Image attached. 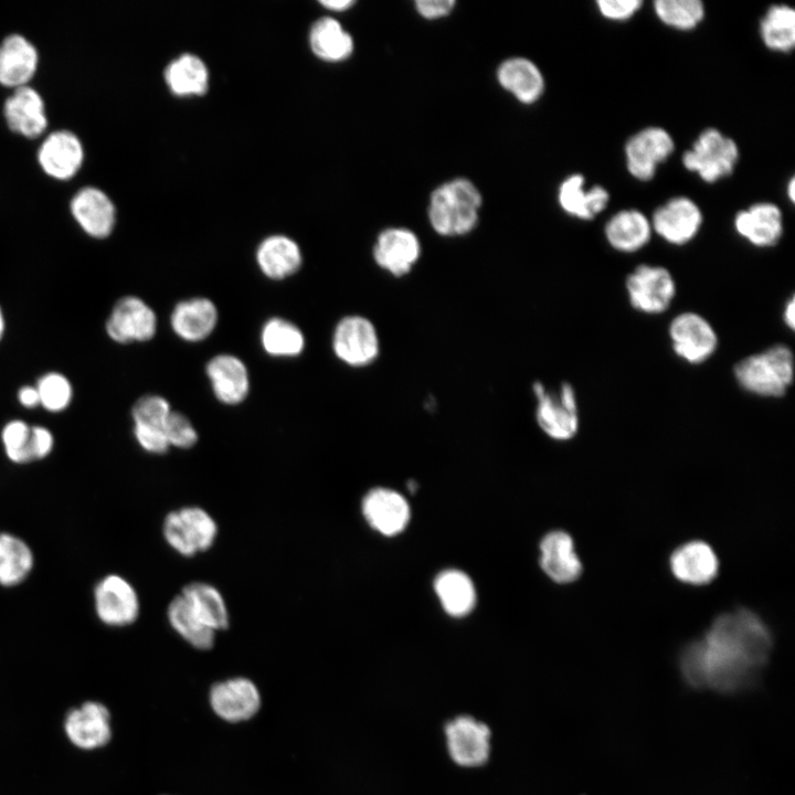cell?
<instances>
[{"instance_id":"6da1fadb","label":"cell","mask_w":795,"mask_h":795,"mask_svg":"<svg viewBox=\"0 0 795 795\" xmlns=\"http://www.w3.org/2000/svg\"><path fill=\"white\" fill-rule=\"evenodd\" d=\"M772 647L768 627L753 612L740 608L718 616L702 639L680 654V670L697 688L736 692L750 687Z\"/></svg>"},{"instance_id":"7a4b0ae2","label":"cell","mask_w":795,"mask_h":795,"mask_svg":"<svg viewBox=\"0 0 795 795\" xmlns=\"http://www.w3.org/2000/svg\"><path fill=\"white\" fill-rule=\"evenodd\" d=\"M483 199L477 187L457 178L437 187L431 194L428 221L443 236H460L475 229Z\"/></svg>"},{"instance_id":"3957f363","label":"cell","mask_w":795,"mask_h":795,"mask_svg":"<svg viewBox=\"0 0 795 795\" xmlns=\"http://www.w3.org/2000/svg\"><path fill=\"white\" fill-rule=\"evenodd\" d=\"M733 372L745 391L765 398H780L793 382V352L784 344H775L742 359L734 365Z\"/></svg>"},{"instance_id":"277c9868","label":"cell","mask_w":795,"mask_h":795,"mask_svg":"<svg viewBox=\"0 0 795 795\" xmlns=\"http://www.w3.org/2000/svg\"><path fill=\"white\" fill-rule=\"evenodd\" d=\"M167 545L183 558H192L210 550L219 534L212 515L199 506H183L169 511L161 526Z\"/></svg>"},{"instance_id":"5b68a950","label":"cell","mask_w":795,"mask_h":795,"mask_svg":"<svg viewBox=\"0 0 795 795\" xmlns=\"http://www.w3.org/2000/svg\"><path fill=\"white\" fill-rule=\"evenodd\" d=\"M738 159L739 148L735 141L716 128H707L692 147L683 152L682 165L704 182L713 183L730 176Z\"/></svg>"},{"instance_id":"8992f818","label":"cell","mask_w":795,"mask_h":795,"mask_svg":"<svg viewBox=\"0 0 795 795\" xmlns=\"http://www.w3.org/2000/svg\"><path fill=\"white\" fill-rule=\"evenodd\" d=\"M537 399L536 418L540 428L551 438L568 441L579 428L575 391L569 383H562L558 392H549L542 383L533 384Z\"/></svg>"},{"instance_id":"52a82bcc","label":"cell","mask_w":795,"mask_h":795,"mask_svg":"<svg viewBox=\"0 0 795 795\" xmlns=\"http://www.w3.org/2000/svg\"><path fill=\"white\" fill-rule=\"evenodd\" d=\"M94 610L108 627L132 625L140 614V600L135 586L119 574H107L95 585Z\"/></svg>"},{"instance_id":"ba28073f","label":"cell","mask_w":795,"mask_h":795,"mask_svg":"<svg viewBox=\"0 0 795 795\" xmlns=\"http://www.w3.org/2000/svg\"><path fill=\"white\" fill-rule=\"evenodd\" d=\"M451 760L460 767L483 766L490 754V730L471 716H457L444 727Z\"/></svg>"},{"instance_id":"9c48e42d","label":"cell","mask_w":795,"mask_h":795,"mask_svg":"<svg viewBox=\"0 0 795 795\" xmlns=\"http://www.w3.org/2000/svg\"><path fill=\"white\" fill-rule=\"evenodd\" d=\"M626 290L634 309L657 315L666 311L672 303L676 284L665 267L642 264L627 276Z\"/></svg>"},{"instance_id":"30bf717a","label":"cell","mask_w":795,"mask_h":795,"mask_svg":"<svg viewBox=\"0 0 795 795\" xmlns=\"http://www.w3.org/2000/svg\"><path fill=\"white\" fill-rule=\"evenodd\" d=\"M156 330V314L141 298L132 295L119 298L105 322L107 336L119 344L148 341Z\"/></svg>"},{"instance_id":"8fae6325","label":"cell","mask_w":795,"mask_h":795,"mask_svg":"<svg viewBox=\"0 0 795 795\" xmlns=\"http://www.w3.org/2000/svg\"><path fill=\"white\" fill-rule=\"evenodd\" d=\"M333 352L343 363L361 368L379 356L380 341L373 324L362 316L342 318L332 336Z\"/></svg>"},{"instance_id":"7c38bea8","label":"cell","mask_w":795,"mask_h":795,"mask_svg":"<svg viewBox=\"0 0 795 795\" xmlns=\"http://www.w3.org/2000/svg\"><path fill=\"white\" fill-rule=\"evenodd\" d=\"M674 352L688 363L707 361L716 351L718 336L707 319L696 312H682L669 325Z\"/></svg>"},{"instance_id":"4fadbf2b","label":"cell","mask_w":795,"mask_h":795,"mask_svg":"<svg viewBox=\"0 0 795 795\" xmlns=\"http://www.w3.org/2000/svg\"><path fill=\"white\" fill-rule=\"evenodd\" d=\"M671 136L661 127H647L633 135L625 145L628 172L640 181L650 180L658 165L674 151Z\"/></svg>"},{"instance_id":"5bb4252c","label":"cell","mask_w":795,"mask_h":795,"mask_svg":"<svg viewBox=\"0 0 795 795\" xmlns=\"http://www.w3.org/2000/svg\"><path fill=\"white\" fill-rule=\"evenodd\" d=\"M36 159L47 176L57 180H68L83 165L84 146L75 132L57 129L43 139L38 148Z\"/></svg>"},{"instance_id":"9a60e30c","label":"cell","mask_w":795,"mask_h":795,"mask_svg":"<svg viewBox=\"0 0 795 795\" xmlns=\"http://www.w3.org/2000/svg\"><path fill=\"white\" fill-rule=\"evenodd\" d=\"M70 211L80 227L93 239H106L115 229V204L97 187L85 186L77 190L71 199Z\"/></svg>"},{"instance_id":"2e32d148","label":"cell","mask_w":795,"mask_h":795,"mask_svg":"<svg viewBox=\"0 0 795 795\" xmlns=\"http://www.w3.org/2000/svg\"><path fill=\"white\" fill-rule=\"evenodd\" d=\"M701 223L699 206L689 198L677 197L656 209L650 225L669 244L683 245L698 234Z\"/></svg>"},{"instance_id":"e0dca14e","label":"cell","mask_w":795,"mask_h":795,"mask_svg":"<svg viewBox=\"0 0 795 795\" xmlns=\"http://www.w3.org/2000/svg\"><path fill=\"white\" fill-rule=\"evenodd\" d=\"M210 703L221 719L241 722L256 714L261 707V695L252 680L235 677L212 686Z\"/></svg>"},{"instance_id":"ac0fdd59","label":"cell","mask_w":795,"mask_h":795,"mask_svg":"<svg viewBox=\"0 0 795 795\" xmlns=\"http://www.w3.org/2000/svg\"><path fill=\"white\" fill-rule=\"evenodd\" d=\"M64 730L68 740L82 750L102 748L112 736L109 711L97 701L84 702L66 714Z\"/></svg>"},{"instance_id":"d6986e66","label":"cell","mask_w":795,"mask_h":795,"mask_svg":"<svg viewBox=\"0 0 795 795\" xmlns=\"http://www.w3.org/2000/svg\"><path fill=\"white\" fill-rule=\"evenodd\" d=\"M3 116L13 132L26 138L41 136L49 124L44 99L29 84L13 88L3 103Z\"/></svg>"},{"instance_id":"ffe728a7","label":"cell","mask_w":795,"mask_h":795,"mask_svg":"<svg viewBox=\"0 0 795 795\" xmlns=\"http://www.w3.org/2000/svg\"><path fill=\"white\" fill-rule=\"evenodd\" d=\"M372 254L379 267L401 277L409 274L416 264L421 255V244L412 231L390 227L379 234Z\"/></svg>"},{"instance_id":"44dd1931","label":"cell","mask_w":795,"mask_h":795,"mask_svg":"<svg viewBox=\"0 0 795 795\" xmlns=\"http://www.w3.org/2000/svg\"><path fill=\"white\" fill-rule=\"evenodd\" d=\"M39 65L36 46L24 35L11 33L0 43V84L17 88L28 85Z\"/></svg>"},{"instance_id":"7402d4cb","label":"cell","mask_w":795,"mask_h":795,"mask_svg":"<svg viewBox=\"0 0 795 795\" xmlns=\"http://www.w3.org/2000/svg\"><path fill=\"white\" fill-rule=\"evenodd\" d=\"M362 513L367 522L384 536L401 532L410 520L405 498L385 488H374L364 496Z\"/></svg>"},{"instance_id":"603a6c76","label":"cell","mask_w":795,"mask_h":795,"mask_svg":"<svg viewBox=\"0 0 795 795\" xmlns=\"http://www.w3.org/2000/svg\"><path fill=\"white\" fill-rule=\"evenodd\" d=\"M734 227L750 244L771 247L780 241L783 233L782 212L773 203H755L736 213Z\"/></svg>"},{"instance_id":"cb8c5ba5","label":"cell","mask_w":795,"mask_h":795,"mask_svg":"<svg viewBox=\"0 0 795 795\" xmlns=\"http://www.w3.org/2000/svg\"><path fill=\"white\" fill-rule=\"evenodd\" d=\"M719 562L712 548L700 540L687 542L670 555L672 574L681 582L702 585L711 582L718 573Z\"/></svg>"},{"instance_id":"d4e9b609","label":"cell","mask_w":795,"mask_h":795,"mask_svg":"<svg viewBox=\"0 0 795 795\" xmlns=\"http://www.w3.org/2000/svg\"><path fill=\"white\" fill-rule=\"evenodd\" d=\"M540 552L541 568L554 582L571 583L581 575L582 563L575 553L573 539L566 532H549L540 543Z\"/></svg>"},{"instance_id":"484cf974","label":"cell","mask_w":795,"mask_h":795,"mask_svg":"<svg viewBox=\"0 0 795 795\" xmlns=\"http://www.w3.org/2000/svg\"><path fill=\"white\" fill-rule=\"evenodd\" d=\"M206 374L215 396L222 403L235 405L246 398L250 389L248 372L237 357L215 356L206 365Z\"/></svg>"},{"instance_id":"4316f807","label":"cell","mask_w":795,"mask_h":795,"mask_svg":"<svg viewBox=\"0 0 795 795\" xmlns=\"http://www.w3.org/2000/svg\"><path fill=\"white\" fill-rule=\"evenodd\" d=\"M197 617L216 634L230 626V612L221 591L204 581L187 583L179 593Z\"/></svg>"},{"instance_id":"83f0119b","label":"cell","mask_w":795,"mask_h":795,"mask_svg":"<svg viewBox=\"0 0 795 795\" xmlns=\"http://www.w3.org/2000/svg\"><path fill=\"white\" fill-rule=\"evenodd\" d=\"M171 327L186 341L205 339L215 328L218 310L206 298H192L179 303L171 314Z\"/></svg>"},{"instance_id":"f1b7e54d","label":"cell","mask_w":795,"mask_h":795,"mask_svg":"<svg viewBox=\"0 0 795 795\" xmlns=\"http://www.w3.org/2000/svg\"><path fill=\"white\" fill-rule=\"evenodd\" d=\"M584 186L585 179L582 174L568 177L559 188L558 200L568 214L580 220H592L606 208L610 194L601 186L589 190Z\"/></svg>"},{"instance_id":"f546056e","label":"cell","mask_w":795,"mask_h":795,"mask_svg":"<svg viewBox=\"0 0 795 795\" xmlns=\"http://www.w3.org/2000/svg\"><path fill=\"white\" fill-rule=\"evenodd\" d=\"M497 78L502 88L523 104L537 102L544 89V78L539 67L524 57H511L502 62Z\"/></svg>"},{"instance_id":"4dcf8cb0","label":"cell","mask_w":795,"mask_h":795,"mask_svg":"<svg viewBox=\"0 0 795 795\" xmlns=\"http://www.w3.org/2000/svg\"><path fill=\"white\" fill-rule=\"evenodd\" d=\"M604 232L606 241L613 248L623 253H633L648 243L651 225L642 212L623 210L607 221Z\"/></svg>"},{"instance_id":"1f68e13d","label":"cell","mask_w":795,"mask_h":795,"mask_svg":"<svg viewBox=\"0 0 795 795\" xmlns=\"http://www.w3.org/2000/svg\"><path fill=\"white\" fill-rule=\"evenodd\" d=\"M256 259L265 276L272 279H283L299 269L301 253L299 246L292 239L273 235L259 244Z\"/></svg>"},{"instance_id":"d6a6232c","label":"cell","mask_w":795,"mask_h":795,"mask_svg":"<svg viewBox=\"0 0 795 795\" xmlns=\"http://www.w3.org/2000/svg\"><path fill=\"white\" fill-rule=\"evenodd\" d=\"M34 566V554L21 538L0 532V585L12 587L21 584Z\"/></svg>"},{"instance_id":"836d02e7","label":"cell","mask_w":795,"mask_h":795,"mask_svg":"<svg viewBox=\"0 0 795 795\" xmlns=\"http://www.w3.org/2000/svg\"><path fill=\"white\" fill-rule=\"evenodd\" d=\"M167 619L174 633L193 648L209 650L214 646L216 633L197 617L180 594L169 602Z\"/></svg>"},{"instance_id":"e575fe53","label":"cell","mask_w":795,"mask_h":795,"mask_svg":"<svg viewBox=\"0 0 795 795\" xmlns=\"http://www.w3.org/2000/svg\"><path fill=\"white\" fill-rule=\"evenodd\" d=\"M435 591L444 607L452 616L467 615L476 604V591L471 580L458 570L442 572L435 580Z\"/></svg>"},{"instance_id":"d590c367","label":"cell","mask_w":795,"mask_h":795,"mask_svg":"<svg viewBox=\"0 0 795 795\" xmlns=\"http://www.w3.org/2000/svg\"><path fill=\"white\" fill-rule=\"evenodd\" d=\"M312 52L325 61H342L353 50L351 35L332 18H321L314 23L309 33Z\"/></svg>"},{"instance_id":"8d00e7d4","label":"cell","mask_w":795,"mask_h":795,"mask_svg":"<svg viewBox=\"0 0 795 795\" xmlns=\"http://www.w3.org/2000/svg\"><path fill=\"white\" fill-rule=\"evenodd\" d=\"M165 80L176 95H201L208 88V70L201 59L182 54L165 71Z\"/></svg>"},{"instance_id":"74e56055","label":"cell","mask_w":795,"mask_h":795,"mask_svg":"<svg viewBox=\"0 0 795 795\" xmlns=\"http://www.w3.org/2000/svg\"><path fill=\"white\" fill-rule=\"evenodd\" d=\"M760 34L772 51L788 53L795 45V11L787 4L771 6L760 22Z\"/></svg>"},{"instance_id":"f35d334b","label":"cell","mask_w":795,"mask_h":795,"mask_svg":"<svg viewBox=\"0 0 795 795\" xmlns=\"http://www.w3.org/2000/svg\"><path fill=\"white\" fill-rule=\"evenodd\" d=\"M261 341L264 350L274 357H295L305 347L300 329L282 318H272L262 329Z\"/></svg>"},{"instance_id":"ab89813d","label":"cell","mask_w":795,"mask_h":795,"mask_svg":"<svg viewBox=\"0 0 795 795\" xmlns=\"http://www.w3.org/2000/svg\"><path fill=\"white\" fill-rule=\"evenodd\" d=\"M654 8L662 23L678 30H691L704 17V7L700 0H656Z\"/></svg>"},{"instance_id":"60d3db41","label":"cell","mask_w":795,"mask_h":795,"mask_svg":"<svg viewBox=\"0 0 795 795\" xmlns=\"http://www.w3.org/2000/svg\"><path fill=\"white\" fill-rule=\"evenodd\" d=\"M40 406L50 413L65 411L73 400V385L67 377L57 371L43 373L35 383Z\"/></svg>"},{"instance_id":"b9f144b4","label":"cell","mask_w":795,"mask_h":795,"mask_svg":"<svg viewBox=\"0 0 795 795\" xmlns=\"http://www.w3.org/2000/svg\"><path fill=\"white\" fill-rule=\"evenodd\" d=\"M7 458L17 465L34 462L32 453V425L19 418L7 422L0 433Z\"/></svg>"},{"instance_id":"7bdbcfd3","label":"cell","mask_w":795,"mask_h":795,"mask_svg":"<svg viewBox=\"0 0 795 795\" xmlns=\"http://www.w3.org/2000/svg\"><path fill=\"white\" fill-rule=\"evenodd\" d=\"M170 413L168 401L155 394L139 398L131 409L134 426L151 430L165 431V424Z\"/></svg>"},{"instance_id":"ee69618b","label":"cell","mask_w":795,"mask_h":795,"mask_svg":"<svg viewBox=\"0 0 795 795\" xmlns=\"http://www.w3.org/2000/svg\"><path fill=\"white\" fill-rule=\"evenodd\" d=\"M165 434L170 447L188 449L198 442V433L190 420L178 412L169 414L165 424Z\"/></svg>"},{"instance_id":"f6af8a7d","label":"cell","mask_w":795,"mask_h":795,"mask_svg":"<svg viewBox=\"0 0 795 795\" xmlns=\"http://www.w3.org/2000/svg\"><path fill=\"white\" fill-rule=\"evenodd\" d=\"M640 0H597L600 13L610 20L623 21L633 17L642 7Z\"/></svg>"},{"instance_id":"bcb514c9","label":"cell","mask_w":795,"mask_h":795,"mask_svg":"<svg viewBox=\"0 0 795 795\" xmlns=\"http://www.w3.org/2000/svg\"><path fill=\"white\" fill-rule=\"evenodd\" d=\"M54 435L45 426L32 425V453L34 462L45 459L54 449Z\"/></svg>"},{"instance_id":"7dc6e473","label":"cell","mask_w":795,"mask_h":795,"mask_svg":"<svg viewBox=\"0 0 795 795\" xmlns=\"http://www.w3.org/2000/svg\"><path fill=\"white\" fill-rule=\"evenodd\" d=\"M454 6V0L415 1L416 11L426 19H437L445 17L451 13Z\"/></svg>"},{"instance_id":"c3c4849f","label":"cell","mask_w":795,"mask_h":795,"mask_svg":"<svg viewBox=\"0 0 795 795\" xmlns=\"http://www.w3.org/2000/svg\"><path fill=\"white\" fill-rule=\"evenodd\" d=\"M17 399L24 409H35L40 406V398L35 385H23L17 392Z\"/></svg>"},{"instance_id":"681fc988","label":"cell","mask_w":795,"mask_h":795,"mask_svg":"<svg viewBox=\"0 0 795 795\" xmlns=\"http://www.w3.org/2000/svg\"><path fill=\"white\" fill-rule=\"evenodd\" d=\"M783 318L786 324V326L789 329H794L795 325V300L794 297H791L785 305L784 311H783Z\"/></svg>"},{"instance_id":"f907efd6","label":"cell","mask_w":795,"mask_h":795,"mask_svg":"<svg viewBox=\"0 0 795 795\" xmlns=\"http://www.w3.org/2000/svg\"><path fill=\"white\" fill-rule=\"evenodd\" d=\"M320 2L326 8L331 9V10H337V11L346 10V9L350 8L351 6H353V3H354L351 0H325V1H320Z\"/></svg>"},{"instance_id":"816d5d0a","label":"cell","mask_w":795,"mask_h":795,"mask_svg":"<svg viewBox=\"0 0 795 795\" xmlns=\"http://www.w3.org/2000/svg\"><path fill=\"white\" fill-rule=\"evenodd\" d=\"M787 195L792 202L795 200V180L792 178L787 184Z\"/></svg>"},{"instance_id":"f5cc1de1","label":"cell","mask_w":795,"mask_h":795,"mask_svg":"<svg viewBox=\"0 0 795 795\" xmlns=\"http://www.w3.org/2000/svg\"><path fill=\"white\" fill-rule=\"evenodd\" d=\"M4 332H6V317H4L2 307L0 305V342H1L2 338L4 337Z\"/></svg>"}]
</instances>
